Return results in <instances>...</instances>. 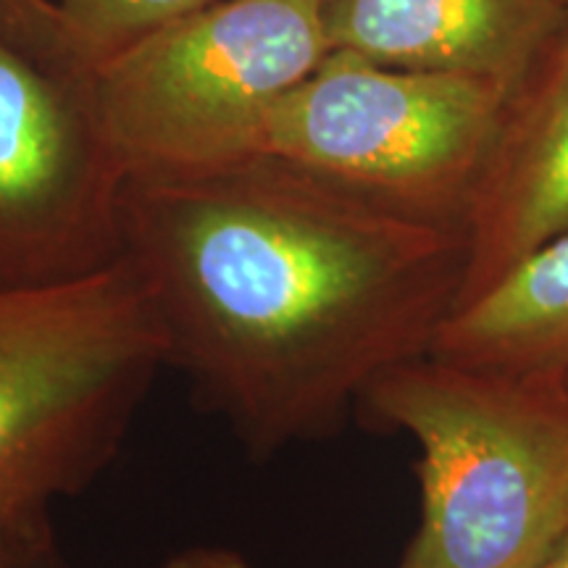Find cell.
<instances>
[{"label": "cell", "instance_id": "13", "mask_svg": "<svg viewBox=\"0 0 568 568\" xmlns=\"http://www.w3.org/2000/svg\"><path fill=\"white\" fill-rule=\"evenodd\" d=\"M163 568H251V564L230 548H190L169 558Z\"/></svg>", "mask_w": 568, "mask_h": 568}, {"label": "cell", "instance_id": "15", "mask_svg": "<svg viewBox=\"0 0 568 568\" xmlns=\"http://www.w3.org/2000/svg\"><path fill=\"white\" fill-rule=\"evenodd\" d=\"M38 568H67L63 566V560H61V556H59V550H51L48 552L45 558L40 560V566Z\"/></svg>", "mask_w": 568, "mask_h": 568}, {"label": "cell", "instance_id": "2", "mask_svg": "<svg viewBox=\"0 0 568 568\" xmlns=\"http://www.w3.org/2000/svg\"><path fill=\"white\" fill-rule=\"evenodd\" d=\"M422 447V521L397 568H537L568 524V376L426 353L358 403Z\"/></svg>", "mask_w": 568, "mask_h": 568}, {"label": "cell", "instance_id": "14", "mask_svg": "<svg viewBox=\"0 0 568 568\" xmlns=\"http://www.w3.org/2000/svg\"><path fill=\"white\" fill-rule=\"evenodd\" d=\"M537 568H568V524H566L564 535L558 537V542L552 545L548 558H545Z\"/></svg>", "mask_w": 568, "mask_h": 568}, {"label": "cell", "instance_id": "12", "mask_svg": "<svg viewBox=\"0 0 568 568\" xmlns=\"http://www.w3.org/2000/svg\"><path fill=\"white\" fill-rule=\"evenodd\" d=\"M51 550L53 537H21L0 529V568H38Z\"/></svg>", "mask_w": 568, "mask_h": 568}, {"label": "cell", "instance_id": "7", "mask_svg": "<svg viewBox=\"0 0 568 568\" xmlns=\"http://www.w3.org/2000/svg\"><path fill=\"white\" fill-rule=\"evenodd\" d=\"M568 230V30L510 88L466 219L458 305Z\"/></svg>", "mask_w": 568, "mask_h": 568}, {"label": "cell", "instance_id": "16", "mask_svg": "<svg viewBox=\"0 0 568 568\" xmlns=\"http://www.w3.org/2000/svg\"><path fill=\"white\" fill-rule=\"evenodd\" d=\"M566 9H568V0H566Z\"/></svg>", "mask_w": 568, "mask_h": 568}, {"label": "cell", "instance_id": "8", "mask_svg": "<svg viewBox=\"0 0 568 568\" xmlns=\"http://www.w3.org/2000/svg\"><path fill=\"white\" fill-rule=\"evenodd\" d=\"M332 51L514 88L568 30L566 0H324Z\"/></svg>", "mask_w": 568, "mask_h": 568}, {"label": "cell", "instance_id": "10", "mask_svg": "<svg viewBox=\"0 0 568 568\" xmlns=\"http://www.w3.org/2000/svg\"><path fill=\"white\" fill-rule=\"evenodd\" d=\"M213 0H55L61 53L82 74Z\"/></svg>", "mask_w": 568, "mask_h": 568}, {"label": "cell", "instance_id": "3", "mask_svg": "<svg viewBox=\"0 0 568 568\" xmlns=\"http://www.w3.org/2000/svg\"><path fill=\"white\" fill-rule=\"evenodd\" d=\"M166 366L124 258L80 280L0 287V529L53 537V506L113 464Z\"/></svg>", "mask_w": 568, "mask_h": 568}, {"label": "cell", "instance_id": "4", "mask_svg": "<svg viewBox=\"0 0 568 568\" xmlns=\"http://www.w3.org/2000/svg\"><path fill=\"white\" fill-rule=\"evenodd\" d=\"M332 53L324 0H213L88 74L126 176L258 155L276 103Z\"/></svg>", "mask_w": 568, "mask_h": 568}, {"label": "cell", "instance_id": "5", "mask_svg": "<svg viewBox=\"0 0 568 568\" xmlns=\"http://www.w3.org/2000/svg\"><path fill=\"white\" fill-rule=\"evenodd\" d=\"M508 88L332 51L287 92L258 155L382 209L466 234Z\"/></svg>", "mask_w": 568, "mask_h": 568}, {"label": "cell", "instance_id": "1", "mask_svg": "<svg viewBox=\"0 0 568 568\" xmlns=\"http://www.w3.org/2000/svg\"><path fill=\"white\" fill-rule=\"evenodd\" d=\"M122 258L169 366L255 458L332 435L456 311L466 234L255 155L126 176Z\"/></svg>", "mask_w": 568, "mask_h": 568}, {"label": "cell", "instance_id": "6", "mask_svg": "<svg viewBox=\"0 0 568 568\" xmlns=\"http://www.w3.org/2000/svg\"><path fill=\"white\" fill-rule=\"evenodd\" d=\"M124 182L88 74L0 13V287L116 264Z\"/></svg>", "mask_w": 568, "mask_h": 568}, {"label": "cell", "instance_id": "11", "mask_svg": "<svg viewBox=\"0 0 568 568\" xmlns=\"http://www.w3.org/2000/svg\"><path fill=\"white\" fill-rule=\"evenodd\" d=\"M0 13L21 32L32 34L34 40L45 42L63 55L59 42V11L51 0H0Z\"/></svg>", "mask_w": 568, "mask_h": 568}, {"label": "cell", "instance_id": "9", "mask_svg": "<svg viewBox=\"0 0 568 568\" xmlns=\"http://www.w3.org/2000/svg\"><path fill=\"white\" fill-rule=\"evenodd\" d=\"M429 353L503 372L568 376V230L453 311Z\"/></svg>", "mask_w": 568, "mask_h": 568}]
</instances>
